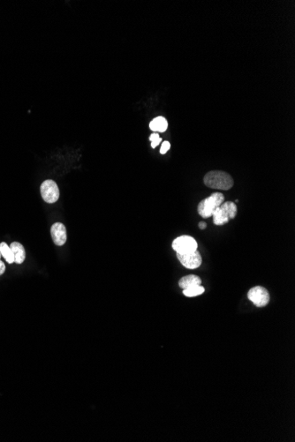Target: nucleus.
Listing matches in <instances>:
<instances>
[{
	"instance_id": "16",
	"label": "nucleus",
	"mask_w": 295,
	"mask_h": 442,
	"mask_svg": "<svg viewBox=\"0 0 295 442\" xmlns=\"http://www.w3.org/2000/svg\"><path fill=\"white\" fill-rule=\"evenodd\" d=\"M161 142H162V139L160 138L158 139V140H156V141H155V142H151V148H152V149H155L156 147H157V146L159 145L160 143H161Z\"/></svg>"
},
{
	"instance_id": "6",
	"label": "nucleus",
	"mask_w": 295,
	"mask_h": 442,
	"mask_svg": "<svg viewBox=\"0 0 295 442\" xmlns=\"http://www.w3.org/2000/svg\"><path fill=\"white\" fill-rule=\"evenodd\" d=\"M42 198L45 202H57L59 198V189L56 182L51 179L45 180L40 187Z\"/></svg>"
},
{
	"instance_id": "17",
	"label": "nucleus",
	"mask_w": 295,
	"mask_h": 442,
	"mask_svg": "<svg viewBox=\"0 0 295 442\" xmlns=\"http://www.w3.org/2000/svg\"><path fill=\"white\" fill-rule=\"evenodd\" d=\"M5 271H6V265L0 260V276H2L5 273Z\"/></svg>"
},
{
	"instance_id": "1",
	"label": "nucleus",
	"mask_w": 295,
	"mask_h": 442,
	"mask_svg": "<svg viewBox=\"0 0 295 442\" xmlns=\"http://www.w3.org/2000/svg\"><path fill=\"white\" fill-rule=\"evenodd\" d=\"M204 182L205 186L212 189L227 190L231 189L234 186V179L230 174L222 171H212L204 176Z\"/></svg>"
},
{
	"instance_id": "14",
	"label": "nucleus",
	"mask_w": 295,
	"mask_h": 442,
	"mask_svg": "<svg viewBox=\"0 0 295 442\" xmlns=\"http://www.w3.org/2000/svg\"><path fill=\"white\" fill-rule=\"evenodd\" d=\"M170 148H171V144H170L169 142H163L162 147H161V149H160V153L162 155H165L169 150Z\"/></svg>"
},
{
	"instance_id": "4",
	"label": "nucleus",
	"mask_w": 295,
	"mask_h": 442,
	"mask_svg": "<svg viewBox=\"0 0 295 442\" xmlns=\"http://www.w3.org/2000/svg\"><path fill=\"white\" fill-rule=\"evenodd\" d=\"M197 242L190 236H180L173 242V250L179 254L193 253L197 250Z\"/></svg>"
},
{
	"instance_id": "15",
	"label": "nucleus",
	"mask_w": 295,
	"mask_h": 442,
	"mask_svg": "<svg viewBox=\"0 0 295 442\" xmlns=\"http://www.w3.org/2000/svg\"><path fill=\"white\" fill-rule=\"evenodd\" d=\"M158 139H160L159 134H158V133H156V132H155V133H152V134L150 135V137H149V141H150V142H155V141H156V140H158Z\"/></svg>"
},
{
	"instance_id": "2",
	"label": "nucleus",
	"mask_w": 295,
	"mask_h": 442,
	"mask_svg": "<svg viewBox=\"0 0 295 442\" xmlns=\"http://www.w3.org/2000/svg\"><path fill=\"white\" fill-rule=\"evenodd\" d=\"M237 211V206L233 201L222 203L212 214L214 224L217 226L226 224L230 220L235 218Z\"/></svg>"
},
{
	"instance_id": "9",
	"label": "nucleus",
	"mask_w": 295,
	"mask_h": 442,
	"mask_svg": "<svg viewBox=\"0 0 295 442\" xmlns=\"http://www.w3.org/2000/svg\"><path fill=\"white\" fill-rule=\"evenodd\" d=\"M9 247L14 253V262L17 264L23 263L26 259V251L23 246L19 242H13Z\"/></svg>"
},
{
	"instance_id": "11",
	"label": "nucleus",
	"mask_w": 295,
	"mask_h": 442,
	"mask_svg": "<svg viewBox=\"0 0 295 442\" xmlns=\"http://www.w3.org/2000/svg\"><path fill=\"white\" fill-rule=\"evenodd\" d=\"M167 127H168V122L163 117H157L149 123V128L154 132H166Z\"/></svg>"
},
{
	"instance_id": "8",
	"label": "nucleus",
	"mask_w": 295,
	"mask_h": 442,
	"mask_svg": "<svg viewBox=\"0 0 295 442\" xmlns=\"http://www.w3.org/2000/svg\"><path fill=\"white\" fill-rule=\"evenodd\" d=\"M51 239L53 240L55 245L61 247L64 246L67 240H68V235H67V229L64 224L61 223H55L51 228Z\"/></svg>"
},
{
	"instance_id": "19",
	"label": "nucleus",
	"mask_w": 295,
	"mask_h": 442,
	"mask_svg": "<svg viewBox=\"0 0 295 442\" xmlns=\"http://www.w3.org/2000/svg\"><path fill=\"white\" fill-rule=\"evenodd\" d=\"M1 257H2V255H1V253H0V259H1Z\"/></svg>"
},
{
	"instance_id": "18",
	"label": "nucleus",
	"mask_w": 295,
	"mask_h": 442,
	"mask_svg": "<svg viewBox=\"0 0 295 442\" xmlns=\"http://www.w3.org/2000/svg\"><path fill=\"white\" fill-rule=\"evenodd\" d=\"M199 227H200L201 230H204V229H206V227H207V224L204 223V222H201L199 223Z\"/></svg>"
},
{
	"instance_id": "13",
	"label": "nucleus",
	"mask_w": 295,
	"mask_h": 442,
	"mask_svg": "<svg viewBox=\"0 0 295 442\" xmlns=\"http://www.w3.org/2000/svg\"><path fill=\"white\" fill-rule=\"evenodd\" d=\"M204 292V288L201 285L194 286V287L188 288L186 290H183V294L186 297H193L202 295Z\"/></svg>"
},
{
	"instance_id": "10",
	"label": "nucleus",
	"mask_w": 295,
	"mask_h": 442,
	"mask_svg": "<svg viewBox=\"0 0 295 442\" xmlns=\"http://www.w3.org/2000/svg\"><path fill=\"white\" fill-rule=\"evenodd\" d=\"M201 284H202V280H201L200 277L194 276V275H189L187 277H182L179 282L180 287L183 290L198 286V285H201Z\"/></svg>"
},
{
	"instance_id": "7",
	"label": "nucleus",
	"mask_w": 295,
	"mask_h": 442,
	"mask_svg": "<svg viewBox=\"0 0 295 442\" xmlns=\"http://www.w3.org/2000/svg\"><path fill=\"white\" fill-rule=\"evenodd\" d=\"M177 258L180 260V263L184 267L188 269H195L200 267L202 264V256L198 250L194 251L193 253H186V254H179L177 253Z\"/></svg>"
},
{
	"instance_id": "5",
	"label": "nucleus",
	"mask_w": 295,
	"mask_h": 442,
	"mask_svg": "<svg viewBox=\"0 0 295 442\" xmlns=\"http://www.w3.org/2000/svg\"><path fill=\"white\" fill-rule=\"evenodd\" d=\"M248 298L257 308L266 307L270 302V294L268 290L261 286H255L249 290Z\"/></svg>"
},
{
	"instance_id": "3",
	"label": "nucleus",
	"mask_w": 295,
	"mask_h": 442,
	"mask_svg": "<svg viewBox=\"0 0 295 442\" xmlns=\"http://www.w3.org/2000/svg\"><path fill=\"white\" fill-rule=\"evenodd\" d=\"M223 202H224V194L221 192H214L199 203L197 211L203 218H210L214 211Z\"/></svg>"
},
{
	"instance_id": "12",
	"label": "nucleus",
	"mask_w": 295,
	"mask_h": 442,
	"mask_svg": "<svg viewBox=\"0 0 295 442\" xmlns=\"http://www.w3.org/2000/svg\"><path fill=\"white\" fill-rule=\"evenodd\" d=\"M0 253H1L2 257L5 258V260H6L7 263H14V253L11 250L10 247L7 243H5V242L0 243Z\"/></svg>"
}]
</instances>
